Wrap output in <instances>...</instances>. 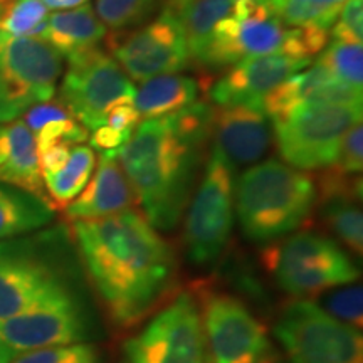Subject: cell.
I'll use <instances>...</instances> for the list:
<instances>
[{"mask_svg":"<svg viewBox=\"0 0 363 363\" xmlns=\"http://www.w3.org/2000/svg\"><path fill=\"white\" fill-rule=\"evenodd\" d=\"M72 244L118 328H131L163 306L179 278L174 247L147 217L130 211L94 220H76Z\"/></svg>","mask_w":363,"mask_h":363,"instance_id":"cell-1","label":"cell"},{"mask_svg":"<svg viewBox=\"0 0 363 363\" xmlns=\"http://www.w3.org/2000/svg\"><path fill=\"white\" fill-rule=\"evenodd\" d=\"M214 106L195 101L169 116L140 121L116 152L142 214L157 230H174L201 180L212 140Z\"/></svg>","mask_w":363,"mask_h":363,"instance_id":"cell-2","label":"cell"},{"mask_svg":"<svg viewBox=\"0 0 363 363\" xmlns=\"http://www.w3.org/2000/svg\"><path fill=\"white\" fill-rule=\"evenodd\" d=\"M318 202L316 180L274 158L254 163L235 182V216L242 234L271 244L308 224Z\"/></svg>","mask_w":363,"mask_h":363,"instance_id":"cell-3","label":"cell"},{"mask_svg":"<svg viewBox=\"0 0 363 363\" xmlns=\"http://www.w3.org/2000/svg\"><path fill=\"white\" fill-rule=\"evenodd\" d=\"M328 35L320 29L288 27L269 0H234L233 11L214 27L197 65L217 69L266 54L311 61L328 43Z\"/></svg>","mask_w":363,"mask_h":363,"instance_id":"cell-4","label":"cell"},{"mask_svg":"<svg viewBox=\"0 0 363 363\" xmlns=\"http://www.w3.org/2000/svg\"><path fill=\"white\" fill-rule=\"evenodd\" d=\"M69 242L61 229L0 240V323L62 289L74 288L56 254Z\"/></svg>","mask_w":363,"mask_h":363,"instance_id":"cell-5","label":"cell"},{"mask_svg":"<svg viewBox=\"0 0 363 363\" xmlns=\"http://www.w3.org/2000/svg\"><path fill=\"white\" fill-rule=\"evenodd\" d=\"M262 254L279 288L296 299L320 296L360 278V269L342 244L311 230L271 242Z\"/></svg>","mask_w":363,"mask_h":363,"instance_id":"cell-6","label":"cell"},{"mask_svg":"<svg viewBox=\"0 0 363 363\" xmlns=\"http://www.w3.org/2000/svg\"><path fill=\"white\" fill-rule=\"evenodd\" d=\"M235 220V167L212 143L184 225L187 257L208 266L224 254Z\"/></svg>","mask_w":363,"mask_h":363,"instance_id":"cell-7","label":"cell"},{"mask_svg":"<svg viewBox=\"0 0 363 363\" xmlns=\"http://www.w3.org/2000/svg\"><path fill=\"white\" fill-rule=\"evenodd\" d=\"M65 69V57L48 43L0 30V125L51 101Z\"/></svg>","mask_w":363,"mask_h":363,"instance_id":"cell-8","label":"cell"},{"mask_svg":"<svg viewBox=\"0 0 363 363\" xmlns=\"http://www.w3.org/2000/svg\"><path fill=\"white\" fill-rule=\"evenodd\" d=\"M274 337L286 363H363L360 330L310 299L286 303L276 320Z\"/></svg>","mask_w":363,"mask_h":363,"instance_id":"cell-9","label":"cell"},{"mask_svg":"<svg viewBox=\"0 0 363 363\" xmlns=\"http://www.w3.org/2000/svg\"><path fill=\"white\" fill-rule=\"evenodd\" d=\"M99 335V318L76 286L62 289L0 323V337L13 353L91 343Z\"/></svg>","mask_w":363,"mask_h":363,"instance_id":"cell-10","label":"cell"},{"mask_svg":"<svg viewBox=\"0 0 363 363\" xmlns=\"http://www.w3.org/2000/svg\"><path fill=\"white\" fill-rule=\"evenodd\" d=\"M362 104H306L272 125L276 147L293 169L325 170L337 160L340 145L362 121Z\"/></svg>","mask_w":363,"mask_h":363,"instance_id":"cell-11","label":"cell"},{"mask_svg":"<svg viewBox=\"0 0 363 363\" xmlns=\"http://www.w3.org/2000/svg\"><path fill=\"white\" fill-rule=\"evenodd\" d=\"M201 308L192 293L167 301L135 337L126 340L120 363H208Z\"/></svg>","mask_w":363,"mask_h":363,"instance_id":"cell-12","label":"cell"},{"mask_svg":"<svg viewBox=\"0 0 363 363\" xmlns=\"http://www.w3.org/2000/svg\"><path fill=\"white\" fill-rule=\"evenodd\" d=\"M136 88L121 66L101 49L69 61L59 103L86 130L104 125L108 113L118 104L133 103Z\"/></svg>","mask_w":363,"mask_h":363,"instance_id":"cell-13","label":"cell"},{"mask_svg":"<svg viewBox=\"0 0 363 363\" xmlns=\"http://www.w3.org/2000/svg\"><path fill=\"white\" fill-rule=\"evenodd\" d=\"M199 308L211 363H256L272 348L264 325L238 296L207 293Z\"/></svg>","mask_w":363,"mask_h":363,"instance_id":"cell-14","label":"cell"},{"mask_svg":"<svg viewBox=\"0 0 363 363\" xmlns=\"http://www.w3.org/2000/svg\"><path fill=\"white\" fill-rule=\"evenodd\" d=\"M113 57L131 81H145L184 71L192 61L180 26L162 11L155 21L110 40Z\"/></svg>","mask_w":363,"mask_h":363,"instance_id":"cell-15","label":"cell"},{"mask_svg":"<svg viewBox=\"0 0 363 363\" xmlns=\"http://www.w3.org/2000/svg\"><path fill=\"white\" fill-rule=\"evenodd\" d=\"M310 62L288 54H266L242 59L238 65L230 66V69L212 86L211 99L217 106L249 104L261 108L262 99L276 86L306 69Z\"/></svg>","mask_w":363,"mask_h":363,"instance_id":"cell-16","label":"cell"},{"mask_svg":"<svg viewBox=\"0 0 363 363\" xmlns=\"http://www.w3.org/2000/svg\"><path fill=\"white\" fill-rule=\"evenodd\" d=\"M212 143L234 167L254 165L271 147L272 125L259 106H216L212 116Z\"/></svg>","mask_w":363,"mask_h":363,"instance_id":"cell-17","label":"cell"},{"mask_svg":"<svg viewBox=\"0 0 363 363\" xmlns=\"http://www.w3.org/2000/svg\"><path fill=\"white\" fill-rule=\"evenodd\" d=\"M362 89L342 83L333 78L328 69L315 62L311 67L296 72L276 86L262 99L261 108L269 118L271 125H274L306 104H362Z\"/></svg>","mask_w":363,"mask_h":363,"instance_id":"cell-18","label":"cell"},{"mask_svg":"<svg viewBox=\"0 0 363 363\" xmlns=\"http://www.w3.org/2000/svg\"><path fill=\"white\" fill-rule=\"evenodd\" d=\"M316 189V206H320V216L326 229L335 235L338 244H343L360 257L363 252L362 175H343L325 169Z\"/></svg>","mask_w":363,"mask_h":363,"instance_id":"cell-19","label":"cell"},{"mask_svg":"<svg viewBox=\"0 0 363 363\" xmlns=\"http://www.w3.org/2000/svg\"><path fill=\"white\" fill-rule=\"evenodd\" d=\"M118 150L101 152L93 179L88 182L83 192L67 203L65 214L69 220H94L121 214L136 203L135 194L126 179L120 162Z\"/></svg>","mask_w":363,"mask_h":363,"instance_id":"cell-20","label":"cell"},{"mask_svg":"<svg viewBox=\"0 0 363 363\" xmlns=\"http://www.w3.org/2000/svg\"><path fill=\"white\" fill-rule=\"evenodd\" d=\"M106 34L108 29L99 21L94 9L89 4H84L62 12L49 13L33 38L48 43L69 62L98 51Z\"/></svg>","mask_w":363,"mask_h":363,"instance_id":"cell-21","label":"cell"},{"mask_svg":"<svg viewBox=\"0 0 363 363\" xmlns=\"http://www.w3.org/2000/svg\"><path fill=\"white\" fill-rule=\"evenodd\" d=\"M0 182L45 197L38 147L24 120L0 125Z\"/></svg>","mask_w":363,"mask_h":363,"instance_id":"cell-22","label":"cell"},{"mask_svg":"<svg viewBox=\"0 0 363 363\" xmlns=\"http://www.w3.org/2000/svg\"><path fill=\"white\" fill-rule=\"evenodd\" d=\"M49 199L0 182V240L22 238L54 220Z\"/></svg>","mask_w":363,"mask_h":363,"instance_id":"cell-23","label":"cell"},{"mask_svg":"<svg viewBox=\"0 0 363 363\" xmlns=\"http://www.w3.org/2000/svg\"><path fill=\"white\" fill-rule=\"evenodd\" d=\"M234 0H167L163 11L180 26L192 61L197 62L214 27L233 11Z\"/></svg>","mask_w":363,"mask_h":363,"instance_id":"cell-24","label":"cell"},{"mask_svg":"<svg viewBox=\"0 0 363 363\" xmlns=\"http://www.w3.org/2000/svg\"><path fill=\"white\" fill-rule=\"evenodd\" d=\"M199 83L190 76L165 74L145 81L142 88L136 89L133 104L140 118L153 120L169 116L199 101Z\"/></svg>","mask_w":363,"mask_h":363,"instance_id":"cell-25","label":"cell"},{"mask_svg":"<svg viewBox=\"0 0 363 363\" xmlns=\"http://www.w3.org/2000/svg\"><path fill=\"white\" fill-rule=\"evenodd\" d=\"M26 125L33 131L38 155L52 145H79L89 138L79 121H76L61 103H40L26 113Z\"/></svg>","mask_w":363,"mask_h":363,"instance_id":"cell-26","label":"cell"},{"mask_svg":"<svg viewBox=\"0 0 363 363\" xmlns=\"http://www.w3.org/2000/svg\"><path fill=\"white\" fill-rule=\"evenodd\" d=\"M96 167L94 150L86 145H74L71 148L69 160L56 174L43 175L44 190L52 202L66 207L83 192Z\"/></svg>","mask_w":363,"mask_h":363,"instance_id":"cell-27","label":"cell"},{"mask_svg":"<svg viewBox=\"0 0 363 363\" xmlns=\"http://www.w3.org/2000/svg\"><path fill=\"white\" fill-rule=\"evenodd\" d=\"M286 26L330 33L347 0H269Z\"/></svg>","mask_w":363,"mask_h":363,"instance_id":"cell-28","label":"cell"},{"mask_svg":"<svg viewBox=\"0 0 363 363\" xmlns=\"http://www.w3.org/2000/svg\"><path fill=\"white\" fill-rule=\"evenodd\" d=\"M316 62L342 83L357 89L363 88V49L360 43L331 39Z\"/></svg>","mask_w":363,"mask_h":363,"instance_id":"cell-29","label":"cell"},{"mask_svg":"<svg viewBox=\"0 0 363 363\" xmlns=\"http://www.w3.org/2000/svg\"><path fill=\"white\" fill-rule=\"evenodd\" d=\"M155 4L157 0H96L94 12L106 29L126 33L140 24L153 11Z\"/></svg>","mask_w":363,"mask_h":363,"instance_id":"cell-30","label":"cell"},{"mask_svg":"<svg viewBox=\"0 0 363 363\" xmlns=\"http://www.w3.org/2000/svg\"><path fill=\"white\" fill-rule=\"evenodd\" d=\"M48 16V7L44 6L43 0H9L4 6L0 30L11 35L33 38Z\"/></svg>","mask_w":363,"mask_h":363,"instance_id":"cell-31","label":"cell"},{"mask_svg":"<svg viewBox=\"0 0 363 363\" xmlns=\"http://www.w3.org/2000/svg\"><path fill=\"white\" fill-rule=\"evenodd\" d=\"M9 363H103L101 352L93 343L16 352Z\"/></svg>","mask_w":363,"mask_h":363,"instance_id":"cell-32","label":"cell"},{"mask_svg":"<svg viewBox=\"0 0 363 363\" xmlns=\"http://www.w3.org/2000/svg\"><path fill=\"white\" fill-rule=\"evenodd\" d=\"M331 316L343 323L362 328L363 321V296L362 284H353L348 288L340 286L331 296L326 299V310Z\"/></svg>","mask_w":363,"mask_h":363,"instance_id":"cell-33","label":"cell"},{"mask_svg":"<svg viewBox=\"0 0 363 363\" xmlns=\"http://www.w3.org/2000/svg\"><path fill=\"white\" fill-rule=\"evenodd\" d=\"M363 167V125L352 126L340 145L337 160L328 169L343 175H362Z\"/></svg>","mask_w":363,"mask_h":363,"instance_id":"cell-34","label":"cell"},{"mask_svg":"<svg viewBox=\"0 0 363 363\" xmlns=\"http://www.w3.org/2000/svg\"><path fill=\"white\" fill-rule=\"evenodd\" d=\"M331 38L345 43H363V0H347L340 11Z\"/></svg>","mask_w":363,"mask_h":363,"instance_id":"cell-35","label":"cell"},{"mask_svg":"<svg viewBox=\"0 0 363 363\" xmlns=\"http://www.w3.org/2000/svg\"><path fill=\"white\" fill-rule=\"evenodd\" d=\"M140 121H142V118H140V113L136 111L135 104L123 103V104H118V106H115L110 113H108L104 125L110 126L111 130L116 131V133L130 138Z\"/></svg>","mask_w":363,"mask_h":363,"instance_id":"cell-36","label":"cell"},{"mask_svg":"<svg viewBox=\"0 0 363 363\" xmlns=\"http://www.w3.org/2000/svg\"><path fill=\"white\" fill-rule=\"evenodd\" d=\"M72 145H52V147L45 148L44 152L39 153V167L40 175H51L56 174L66 165L69 160Z\"/></svg>","mask_w":363,"mask_h":363,"instance_id":"cell-37","label":"cell"},{"mask_svg":"<svg viewBox=\"0 0 363 363\" xmlns=\"http://www.w3.org/2000/svg\"><path fill=\"white\" fill-rule=\"evenodd\" d=\"M128 140L130 138H126V136L111 130L110 126L101 125L98 126L96 130H93L89 142L91 148H96L99 152H108V150H120Z\"/></svg>","mask_w":363,"mask_h":363,"instance_id":"cell-38","label":"cell"},{"mask_svg":"<svg viewBox=\"0 0 363 363\" xmlns=\"http://www.w3.org/2000/svg\"><path fill=\"white\" fill-rule=\"evenodd\" d=\"M88 2L89 0H43L48 11H67V9L84 6Z\"/></svg>","mask_w":363,"mask_h":363,"instance_id":"cell-39","label":"cell"},{"mask_svg":"<svg viewBox=\"0 0 363 363\" xmlns=\"http://www.w3.org/2000/svg\"><path fill=\"white\" fill-rule=\"evenodd\" d=\"M13 355V352L7 347L2 337H0V363H9Z\"/></svg>","mask_w":363,"mask_h":363,"instance_id":"cell-40","label":"cell"},{"mask_svg":"<svg viewBox=\"0 0 363 363\" xmlns=\"http://www.w3.org/2000/svg\"><path fill=\"white\" fill-rule=\"evenodd\" d=\"M256 363H283V360H281V357L274 352V348H271V350L267 352L266 355L262 357L259 362H256Z\"/></svg>","mask_w":363,"mask_h":363,"instance_id":"cell-41","label":"cell"},{"mask_svg":"<svg viewBox=\"0 0 363 363\" xmlns=\"http://www.w3.org/2000/svg\"><path fill=\"white\" fill-rule=\"evenodd\" d=\"M2 16H4V6L0 4V21H2Z\"/></svg>","mask_w":363,"mask_h":363,"instance_id":"cell-42","label":"cell"},{"mask_svg":"<svg viewBox=\"0 0 363 363\" xmlns=\"http://www.w3.org/2000/svg\"><path fill=\"white\" fill-rule=\"evenodd\" d=\"M7 2H9V0H0V4H2V6H6Z\"/></svg>","mask_w":363,"mask_h":363,"instance_id":"cell-43","label":"cell"},{"mask_svg":"<svg viewBox=\"0 0 363 363\" xmlns=\"http://www.w3.org/2000/svg\"><path fill=\"white\" fill-rule=\"evenodd\" d=\"M208 363H211V362H208Z\"/></svg>","mask_w":363,"mask_h":363,"instance_id":"cell-44","label":"cell"}]
</instances>
